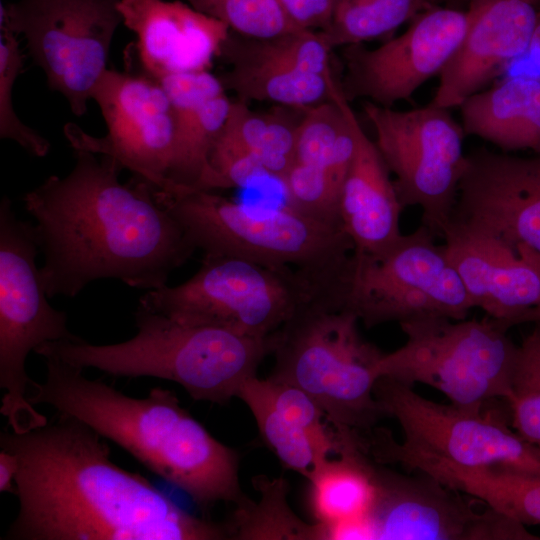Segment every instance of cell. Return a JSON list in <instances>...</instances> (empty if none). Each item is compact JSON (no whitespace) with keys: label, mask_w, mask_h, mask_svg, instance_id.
<instances>
[{"label":"cell","mask_w":540,"mask_h":540,"mask_svg":"<svg viewBox=\"0 0 540 540\" xmlns=\"http://www.w3.org/2000/svg\"><path fill=\"white\" fill-rule=\"evenodd\" d=\"M326 283L275 334L270 378L293 384L320 406L335 430L368 433L384 414L374 395L382 352Z\"/></svg>","instance_id":"5"},{"label":"cell","mask_w":540,"mask_h":540,"mask_svg":"<svg viewBox=\"0 0 540 540\" xmlns=\"http://www.w3.org/2000/svg\"><path fill=\"white\" fill-rule=\"evenodd\" d=\"M335 275L231 256L203 257L188 280L149 290L138 305L181 323L269 338Z\"/></svg>","instance_id":"7"},{"label":"cell","mask_w":540,"mask_h":540,"mask_svg":"<svg viewBox=\"0 0 540 540\" xmlns=\"http://www.w3.org/2000/svg\"><path fill=\"white\" fill-rule=\"evenodd\" d=\"M514 430L540 448V386H517L505 400Z\"/></svg>","instance_id":"36"},{"label":"cell","mask_w":540,"mask_h":540,"mask_svg":"<svg viewBox=\"0 0 540 540\" xmlns=\"http://www.w3.org/2000/svg\"><path fill=\"white\" fill-rule=\"evenodd\" d=\"M19 469L18 458L12 452L0 450V491L16 495V475Z\"/></svg>","instance_id":"38"},{"label":"cell","mask_w":540,"mask_h":540,"mask_svg":"<svg viewBox=\"0 0 540 540\" xmlns=\"http://www.w3.org/2000/svg\"><path fill=\"white\" fill-rule=\"evenodd\" d=\"M157 81L168 96L174 119L170 181L177 188L202 189L212 146L233 101L220 78L209 71L170 74Z\"/></svg>","instance_id":"23"},{"label":"cell","mask_w":540,"mask_h":540,"mask_svg":"<svg viewBox=\"0 0 540 540\" xmlns=\"http://www.w3.org/2000/svg\"><path fill=\"white\" fill-rule=\"evenodd\" d=\"M219 56L230 64V69L219 77L224 88L234 91L243 102H272L306 109L332 100L337 84L333 74L302 72L249 51L231 30Z\"/></svg>","instance_id":"26"},{"label":"cell","mask_w":540,"mask_h":540,"mask_svg":"<svg viewBox=\"0 0 540 540\" xmlns=\"http://www.w3.org/2000/svg\"><path fill=\"white\" fill-rule=\"evenodd\" d=\"M194 9L225 23L242 36L270 38L297 31L278 0H186Z\"/></svg>","instance_id":"34"},{"label":"cell","mask_w":540,"mask_h":540,"mask_svg":"<svg viewBox=\"0 0 540 540\" xmlns=\"http://www.w3.org/2000/svg\"><path fill=\"white\" fill-rule=\"evenodd\" d=\"M382 459L426 473L524 525H540V476L498 467L459 466L409 448L394 437L384 443Z\"/></svg>","instance_id":"24"},{"label":"cell","mask_w":540,"mask_h":540,"mask_svg":"<svg viewBox=\"0 0 540 540\" xmlns=\"http://www.w3.org/2000/svg\"><path fill=\"white\" fill-rule=\"evenodd\" d=\"M95 430L70 416L0 434L16 455L18 512L2 540H225L227 523L178 507L111 461Z\"/></svg>","instance_id":"1"},{"label":"cell","mask_w":540,"mask_h":540,"mask_svg":"<svg viewBox=\"0 0 540 540\" xmlns=\"http://www.w3.org/2000/svg\"><path fill=\"white\" fill-rule=\"evenodd\" d=\"M100 156L75 150L66 176L51 175L23 197L35 221L49 298L75 297L99 279L159 289L196 250L148 184L122 183L123 167Z\"/></svg>","instance_id":"2"},{"label":"cell","mask_w":540,"mask_h":540,"mask_svg":"<svg viewBox=\"0 0 540 540\" xmlns=\"http://www.w3.org/2000/svg\"><path fill=\"white\" fill-rule=\"evenodd\" d=\"M338 0H278L295 30L324 31L334 16Z\"/></svg>","instance_id":"37"},{"label":"cell","mask_w":540,"mask_h":540,"mask_svg":"<svg viewBox=\"0 0 540 540\" xmlns=\"http://www.w3.org/2000/svg\"><path fill=\"white\" fill-rule=\"evenodd\" d=\"M467 27V10L435 6L416 16L403 34L379 47L345 46L343 95L348 101L367 98L383 107L410 99L423 83L440 74Z\"/></svg>","instance_id":"16"},{"label":"cell","mask_w":540,"mask_h":540,"mask_svg":"<svg viewBox=\"0 0 540 540\" xmlns=\"http://www.w3.org/2000/svg\"><path fill=\"white\" fill-rule=\"evenodd\" d=\"M465 135L480 137L505 152L540 154V80L513 77L460 104Z\"/></svg>","instance_id":"25"},{"label":"cell","mask_w":540,"mask_h":540,"mask_svg":"<svg viewBox=\"0 0 540 540\" xmlns=\"http://www.w3.org/2000/svg\"><path fill=\"white\" fill-rule=\"evenodd\" d=\"M515 250L523 256L539 273L540 275V253L531 249L526 245H518ZM540 320V309H539V319Z\"/></svg>","instance_id":"39"},{"label":"cell","mask_w":540,"mask_h":540,"mask_svg":"<svg viewBox=\"0 0 540 540\" xmlns=\"http://www.w3.org/2000/svg\"><path fill=\"white\" fill-rule=\"evenodd\" d=\"M17 35L1 25L0 36V137L17 143L35 157H45L49 141L18 117L13 105V87L23 68Z\"/></svg>","instance_id":"32"},{"label":"cell","mask_w":540,"mask_h":540,"mask_svg":"<svg viewBox=\"0 0 540 540\" xmlns=\"http://www.w3.org/2000/svg\"><path fill=\"white\" fill-rule=\"evenodd\" d=\"M136 335L124 342L95 345L81 338L48 342L49 352L80 369L114 377H155L181 385L194 399L226 404L275 347V334L253 338L233 331L178 322L138 305Z\"/></svg>","instance_id":"4"},{"label":"cell","mask_w":540,"mask_h":540,"mask_svg":"<svg viewBox=\"0 0 540 540\" xmlns=\"http://www.w3.org/2000/svg\"><path fill=\"white\" fill-rule=\"evenodd\" d=\"M374 395L384 417L400 425L401 442L409 448L463 467H498L540 476V448L495 413L436 403L385 377L376 381Z\"/></svg>","instance_id":"13"},{"label":"cell","mask_w":540,"mask_h":540,"mask_svg":"<svg viewBox=\"0 0 540 540\" xmlns=\"http://www.w3.org/2000/svg\"><path fill=\"white\" fill-rule=\"evenodd\" d=\"M338 459L317 464L307 480L316 522L334 529L366 520L374 498L371 458L354 432L339 433Z\"/></svg>","instance_id":"27"},{"label":"cell","mask_w":540,"mask_h":540,"mask_svg":"<svg viewBox=\"0 0 540 540\" xmlns=\"http://www.w3.org/2000/svg\"><path fill=\"white\" fill-rule=\"evenodd\" d=\"M92 99L102 113L106 134L96 137L67 123L64 134L72 148L114 158L155 193L177 190L169 178L175 142L173 112L160 83L147 74L108 68Z\"/></svg>","instance_id":"15"},{"label":"cell","mask_w":540,"mask_h":540,"mask_svg":"<svg viewBox=\"0 0 540 540\" xmlns=\"http://www.w3.org/2000/svg\"><path fill=\"white\" fill-rule=\"evenodd\" d=\"M120 0H18L1 5V25L26 41L49 88L78 117L108 69L121 23Z\"/></svg>","instance_id":"12"},{"label":"cell","mask_w":540,"mask_h":540,"mask_svg":"<svg viewBox=\"0 0 540 540\" xmlns=\"http://www.w3.org/2000/svg\"><path fill=\"white\" fill-rule=\"evenodd\" d=\"M435 238L420 225L381 254L352 252L336 285L338 305L368 328L427 316L465 319L473 308Z\"/></svg>","instance_id":"9"},{"label":"cell","mask_w":540,"mask_h":540,"mask_svg":"<svg viewBox=\"0 0 540 540\" xmlns=\"http://www.w3.org/2000/svg\"><path fill=\"white\" fill-rule=\"evenodd\" d=\"M430 0H338L329 27L321 31L332 49L386 35L435 7Z\"/></svg>","instance_id":"31"},{"label":"cell","mask_w":540,"mask_h":540,"mask_svg":"<svg viewBox=\"0 0 540 540\" xmlns=\"http://www.w3.org/2000/svg\"><path fill=\"white\" fill-rule=\"evenodd\" d=\"M441 238L472 308H480L508 328L539 319L540 275L514 248L452 221Z\"/></svg>","instance_id":"18"},{"label":"cell","mask_w":540,"mask_h":540,"mask_svg":"<svg viewBox=\"0 0 540 540\" xmlns=\"http://www.w3.org/2000/svg\"><path fill=\"white\" fill-rule=\"evenodd\" d=\"M260 501L247 498L237 506L228 523L231 539H328L325 525L308 524L298 518L287 503L288 485L284 479H254Z\"/></svg>","instance_id":"28"},{"label":"cell","mask_w":540,"mask_h":540,"mask_svg":"<svg viewBox=\"0 0 540 540\" xmlns=\"http://www.w3.org/2000/svg\"><path fill=\"white\" fill-rule=\"evenodd\" d=\"M366 118L402 208L418 207L421 225L441 237L452 218L466 155L462 125L431 103L397 111L367 101Z\"/></svg>","instance_id":"11"},{"label":"cell","mask_w":540,"mask_h":540,"mask_svg":"<svg viewBox=\"0 0 540 540\" xmlns=\"http://www.w3.org/2000/svg\"><path fill=\"white\" fill-rule=\"evenodd\" d=\"M285 116L255 113L246 102L233 101L220 133L249 151L269 176L280 181L293 160L300 120Z\"/></svg>","instance_id":"29"},{"label":"cell","mask_w":540,"mask_h":540,"mask_svg":"<svg viewBox=\"0 0 540 540\" xmlns=\"http://www.w3.org/2000/svg\"><path fill=\"white\" fill-rule=\"evenodd\" d=\"M528 52L540 57V12Z\"/></svg>","instance_id":"40"},{"label":"cell","mask_w":540,"mask_h":540,"mask_svg":"<svg viewBox=\"0 0 540 540\" xmlns=\"http://www.w3.org/2000/svg\"><path fill=\"white\" fill-rule=\"evenodd\" d=\"M451 221L540 253V154H466Z\"/></svg>","instance_id":"17"},{"label":"cell","mask_w":540,"mask_h":540,"mask_svg":"<svg viewBox=\"0 0 540 540\" xmlns=\"http://www.w3.org/2000/svg\"><path fill=\"white\" fill-rule=\"evenodd\" d=\"M236 397L249 408L263 442L281 464L308 478L318 463L316 451L309 437L276 408L265 379H246Z\"/></svg>","instance_id":"30"},{"label":"cell","mask_w":540,"mask_h":540,"mask_svg":"<svg viewBox=\"0 0 540 540\" xmlns=\"http://www.w3.org/2000/svg\"><path fill=\"white\" fill-rule=\"evenodd\" d=\"M46 379L33 381L28 400L78 419L187 493L202 508L242 504L237 452L214 438L181 406L176 394L154 387L130 397L49 352L37 353Z\"/></svg>","instance_id":"3"},{"label":"cell","mask_w":540,"mask_h":540,"mask_svg":"<svg viewBox=\"0 0 540 540\" xmlns=\"http://www.w3.org/2000/svg\"><path fill=\"white\" fill-rule=\"evenodd\" d=\"M468 27L440 72L431 104L459 107L512 59L528 52L540 0H468Z\"/></svg>","instance_id":"19"},{"label":"cell","mask_w":540,"mask_h":540,"mask_svg":"<svg viewBox=\"0 0 540 540\" xmlns=\"http://www.w3.org/2000/svg\"><path fill=\"white\" fill-rule=\"evenodd\" d=\"M119 10L137 37L145 73L155 80L209 71L230 34L225 23L179 0H120Z\"/></svg>","instance_id":"21"},{"label":"cell","mask_w":540,"mask_h":540,"mask_svg":"<svg viewBox=\"0 0 540 540\" xmlns=\"http://www.w3.org/2000/svg\"><path fill=\"white\" fill-rule=\"evenodd\" d=\"M399 325L406 341L382 354L379 378L411 387L428 385L450 404L474 412L511 395L518 346L508 337L505 324L488 316L482 320L427 316Z\"/></svg>","instance_id":"8"},{"label":"cell","mask_w":540,"mask_h":540,"mask_svg":"<svg viewBox=\"0 0 540 540\" xmlns=\"http://www.w3.org/2000/svg\"><path fill=\"white\" fill-rule=\"evenodd\" d=\"M35 228L20 220L12 202L0 203V412L12 431L26 432L48 423L28 400L33 380L25 363L31 351L59 340H77L67 315L48 302L36 257Z\"/></svg>","instance_id":"10"},{"label":"cell","mask_w":540,"mask_h":540,"mask_svg":"<svg viewBox=\"0 0 540 540\" xmlns=\"http://www.w3.org/2000/svg\"><path fill=\"white\" fill-rule=\"evenodd\" d=\"M355 148L340 86L332 100L306 108L296 129L294 156L280 180L287 204L341 223L339 199Z\"/></svg>","instance_id":"20"},{"label":"cell","mask_w":540,"mask_h":540,"mask_svg":"<svg viewBox=\"0 0 540 540\" xmlns=\"http://www.w3.org/2000/svg\"><path fill=\"white\" fill-rule=\"evenodd\" d=\"M155 196L203 257L231 256L270 267L326 273L341 270L354 250L342 224L289 204L249 205L191 188Z\"/></svg>","instance_id":"6"},{"label":"cell","mask_w":540,"mask_h":540,"mask_svg":"<svg viewBox=\"0 0 540 540\" xmlns=\"http://www.w3.org/2000/svg\"><path fill=\"white\" fill-rule=\"evenodd\" d=\"M343 106L355 148L340 194V221L354 245L353 252L377 255L402 237L403 208L375 142L364 132L344 95Z\"/></svg>","instance_id":"22"},{"label":"cell","mask_w":540,"mask_h":540,"mask_svg":"<svg viewBox=\"0 0 540 540\" xmlns=\"http://www.w3.org/2000/svg\"><path fill=\"white\" fill-rule=\"evenodd\" d=\"M405 474L371 458L374 498L366 516L370 539L538 540L526 525L418 471Z\"/></svg>","instance_id":"14"},{"label":"cell","mask_w":540,"mask_h":540,"mask_svg":"<svg viewBox=\"0 0 540 540\" xmlns=\"http://www.w3.org/2000/svg\"><path fill=\"white\" fill-rule=\"evenodd\" d=\"M265 381L276 408L309 437L317 454V464L329 458L330 454H337V433L312 397L293 384L270 377Z\"/></svg>","instance_id":"35"},{"label":"cell","mask_w":540,"mask_h":540,"mask_svg":"<svg viewBox=\"0 0 540 540\" xmlns=\"http://www.w3.org/2000/svg\"><path fill=\"white\" fill-rule=\"evenodd\" d=\"M237 34V33H236ZM249 51L302 72L329 76L332 48L321 31L297 30L270 38L237 34Z\"/></svg>","instance_id":"33"}]
</instances>
